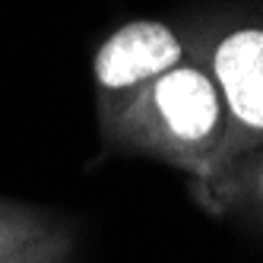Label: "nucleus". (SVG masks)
<instances>
[{
	"label": "nucleus",
	"mask_w": 263,
	"mask_h": 263,
	"mask_svg": "<svg viewBox=\"0 0 263 263\" xmlns=\"http://www.w3.org/2000/svg\"><path fill=\"white\" fill-rule=\"evenodd\" d=\"M181 61V42L162 23H130L118 29L96 54V77L105 89H127L162 77Z\"/></svg>",
	"instance_id": "f257e3e1"
},
{
	"label": "nucleus",
	"mask_w": 263,
	"mask_h": 263,
	"mask_svg": "<svg viewBox=\"0 0 263 263\" xmlns=\"http://www.w3.org/2000/svg\"><path fill=\"white\" fill-rule=\"evenodd\" d=\"M153 102L178 140H206L219 127L222 108L210 77L194 67H175L153 86Z\"/></svg>",
	"instance_id": "f03ea898"
},
{
	"label": "nucleus",
	"mask_w": 263,
	"mask_h": 263,
	"mask_svg": "<svg viewBox=\"0 0 263 263\" xmlns=\"http://www.w3.org/2000/svg\"><path fill=\"white\" fill-rule=\"evenodd\" d=\"M216 77L232 115L263 130V29L232 32L216 48Z\"/></svg>",
	"instance_id": "7ed1b4c3"
},
{
	"label": "nucleus",
	"mask_w": 263,
	"mask_h": 263,
	"mask_svg": "<svg viewBox=\"0 0 263 263\" xmlns=\"http://www.w3.org/2000/svg\"><path fill=\"white\" fill-rule=\"evenodd\" d=\"M260 187H263V181H260Z\"/></svg>",
	"instance_id": "20e7f679"
}]
</instances>
